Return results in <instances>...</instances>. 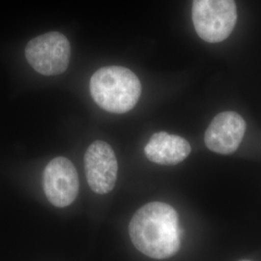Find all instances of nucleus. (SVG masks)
I'll return each mask as SVG.
<instances>
[{"instance_id": "1", "label": "nucleus", "mask_w": 261, "mask_h": 261, "mask_svg": "<svg viewBox=\"0 0 261 261\" xmlns=\"http://www.w3.org/2000/svg\"><path fill=\"white\" fill-rule=\"evenodd\" d=\"M134 246L155 259L174 255L181 247L177 212L164 202H150L134 215L129 225Z\"/></svg>"}, {"instance_id": "2", "label": "nucleus", "mask_w": 261, "mask_h": 261, "mask_svg": "<svg viewBox=\"0 0 261 261\" xmlns=\"http://www.w3.org/2000/svg\"><path fill=\"white\" fill-rule=\"evenodd\" d=\"M90 93L95 103L105 111L125 113L139 102L141 84L136 74L127 68L103 67L91 76Z\"/></svg>"}, {"instance_id": "3", "label": "nucleus", "mask_w": 261, "mask_h": 261, "mask_svg": "<svg viewBox=\"0 0 261 261\" xmlns=\"http://www.w3.org/2000/svg\"><path fill=\"white\" fill-rule=\"evenodd\" d=\"M192 18L199 37L208 43H220L235 28L236 3L234 0H194Z\"/></svg>"}, {"instance_id": "4", "label": "nucleus", "mask_w": 261, "mask_h": 261, "mask_svg": "<svg viewBox=\"0 0 261 261\" xmlns=\"http://www.w3.org/2000/svg\"><path fill=\"white\" fill-rule=\"evenodd\" d=\"M70 56V43L59 32H48L34 38L25 48L28 63L44 75H60L65 72Z\"/></svg>"}, {"instance_id": "5", "label": "nucleus", "mask_w": 261, "mask_h": 261, "mask_svg": "<svg viewBox=\"0 0 261 261\" xmlns=\"http://www.w3.org/2000/svg\"><path fill=\"white\" fill-rule=\"evenodd\" d=\"M43 181L48 201L56 207L70 205L79 194L76 169L72 162L64 157H57L47 164Z\"/></svg>"}, {"instance_id": "6", "label": "nucleus", "mask_w": 261, "mask_h": 261, "mask_svg": "<svg viewBox=\"0 0 261 261\" xmlns=\"http://www.w3.org/2000/svg\"><path fill=\"white\" fill-rule=\"evenodd\" d=\"M84 167L87 182L95 193L105 195L115 186L118 164L107 142L97 140L88 147L84 155Z\"/></svg>"}, {"instance_id": "7", "label": "nucleus", "mask_w": 261, "mask_h": 261, "mask_svg": "<svg viewBox=\"0 0 261 261\" xmlns=\"http://www.w3.org/2000/svg\"><path fill=\"white\" fill-rule=\"evenodd\" d=\"M246 122L237 112L219 113L208 126L204 141L208 149L222 155L234 153L242 141Z\"/></svg>"}, {"instance_id": "8", "label": "nucleus", "mask_w": 261, "mask_h": 261, "mask_svg": "<svg viewBox=\"0 0 261 261\" xmlns=\"http://www.w3.org/2000/svg\"><path fill=\"white\" fill-rule=\"evenodd\" d=\"M147 159L162 166H175L191 153V145L185 139L166 132L154 134L144 148Z\"/></svg>"}, {"instance_id": "9", "label": "nucleus", "mask_w": 261, "mask_h": 261, "mask_svg": "<svg viewBox=\"0 0 261 261\" xmlns=\"http://www.w3.org/2000/svg\"><path fill=\"white\" fill-rule=\"evenodd\" d=\"M242 261H251V260H242Z\"/></svg>"}]
</instances>
